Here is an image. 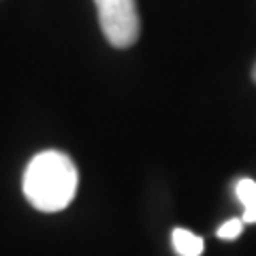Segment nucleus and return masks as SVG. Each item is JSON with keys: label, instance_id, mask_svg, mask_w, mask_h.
<instances>
[{"label": "nucleus", "instance_id": "nucleus-6", "mask_svg": "<svg viewBox=\"0 0 256 256\" xmlns=\"http://www.w3.org/2000/svg\"><path fill=\"white\" fill-rule=\"evenodd\" d=\"M252 79L256 82V64H254V70H252Z\"/></svg>", "mask_w": 256, "mask_h": 256}, {"label": "nucleus", "instance_id": "nucleus-1", "mask_svg": "<svg viewBox=\"0 0 256 256\" xmlns=\"http://www.w3.org/2000/svg\"><path fill=\"white\" fill-rule=\"evenodd\" d=\"M79 184L77 166L66 154L47 150L28 162L24 194L38 212H62L75 198Z\"/></svg>", "mask_w": 256, "mask_h": 256}, {"label": "nucleus", "instance_id": "nucleus-3", "mask_svg": "<svg viewBox=\"0 0 256 256\" xmlns=\"http://www.w3.org/2000/svg\"><path fill=\"white\" fill-rule=\"evenodd\" d=\"M237 198L244 205V222L246 224H254L256 222V182L250 178H244L237 182L235 186Z\"/></svg>", "mask_w": 256, "mask_h": 256}, {"label": "nucleus", "instance_id": "nucleus-5", "mask_svg": "<svg viewBox=\"0 0 256 256\" xmlns=\"http://www.w3.org/2000/svg\"><path fill=\"white\" fill-rule=\"evenodd\" d=\"M244 224H246L244 220H237V218L226 220L218 228V237L220 239H235V237H239L242 235V230H244Z\"/></svg>", "mask_w": 256, "mask_h": 256}, {"label": "nucleus", "instance_id": "nucleus-2", "mask_svg": "<svg viewBox=\"0 0 256 256\" xmlns=\"http://www.w3.org/2000/svg\"><path fill=\"white\" fill-rule=\"evenodd\" d=\"M94 2L98 9L100 30L111 45L126 50L137 43L141 32L137 0H94Z\"/></svg>", "mask_w": 256, "mask_h": 256}, {"label": "nucleus", "instance_id": "nucleus-4", "mask_svg": "<svg viewBox=\"0 0 256 256\" xmlns=\"http://www.w3.org/2000/svg\"><path fill=\"white\" fill-rule=\"evenodd\" d=\"M173 248L180 256H201L203 254V239L190 233L186 228H175L173 230Z\"/></svg>", "mask_w": 256, "mask_h": 256}]
</instances>
